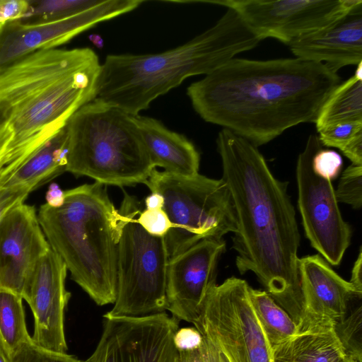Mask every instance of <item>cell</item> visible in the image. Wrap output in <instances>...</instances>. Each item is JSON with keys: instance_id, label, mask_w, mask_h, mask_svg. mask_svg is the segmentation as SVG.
Segmentation results:
<instances>
[{"instance_id": "18", "label": "cell", "mask_w": 362, "mask_h": 362, "mask_svg": "<svg viewBox=\"0 0 362 362\" xmlns=\"http://www.w3.org/2000/svg\"><path fill=\"white\" fill-rule=\"evenodd\" d=\"M295 57L325 65L337 73L362 62V1L328 25L287 45Z\"/></svg>"}, {"instance_id": "40", "label": "cell", "mask_w": 362, "mask_h": 362, "mask_svg": "<svg viewBox=\"0 0 362 362\" xmlns=\"http://www.w3.org/2000/svg\"><path fill=\"white\" fill-rule=\"evenodd\" d=\"M163 197L157 192H151L145 199V204L148 209H163Z\"/></svg>"}, {"instance_id": "19", "label": "cell", "mask_w": 362, "mask_h": 362, "mask_svg": "<svg viewBox=\"0 0 362 362\" xmlns=\"http://www.w3.org/2000/svg\"><path fill=\"white\" fill-rule=\"evenodd\" d=\"M133 117L155 168L161 167L167 173L187 177L199 173V153L184 135L168 129L154 118Z\"/></svg>"}, {"instance_id": "7", "label": "cell", "mask_w": 362, "mask_h": 362, "mask_svg": "<svg viewBox=\"0 0 362 362\" xmlns=\"http://www.w3.org/2000/svg\"><path fill=\"white\" fill-rule=\"evenodd\" d=\"M164 200L172 227L164 237L169 259L202 240H223L236 231V216L223 179L181 176L154 168L145 182Z\"/></svg>"}, {"instance_id": "37", "label": "cell", "mask_w": 362, "mask_h": 362, "mask_svg": "<svg viewBox=\"0 0 362 362\" xmlns=\"http://www.w3.org/2000/svg\"><path fill=\"white\" fill-rule=\"evenodd\" d=\"M175 362H207L204 339L201 347L185 351H177Z\"/></svg>"}, {"instance_id": "30", "label": "cell", "mask_w": 362, "mask_h": 362, "mask_svg": "<svg viewBox=\"0 0 362 362\" xmlns=\"http://www.w3.org/2000/svg\"><path fill=\"white\" fill-rule=\"evenodd\" d=\"M312 166L316 173L332 180L341 170L342 158L335 151L325 149L322 146L314 154Z\"/></svg>"}, {"instance_id": "6", "label": "cell", "mask_w": 362, "mask_h": 362, "mask_svg": "<svg viewBox=\"0 0 362 362\" xmlns=\"http://www.w3.org/2000/svg\"><path fill=\"white\" fill-rule=\"evenodd\" d=\"M66 172L105 185L132 186L146 182L153 165L131 115L98 99L76 110L66 124Z\"/></svg>"}, {"instance_id": "14", "label": "cell", "mask_w": 362, "mask_h": 362, "mask_svg": "<svg viewBox=\"0 0 362 362\" xmlns=\"http://www.w3.org/2000/svg\"><path fill=\"white\" fill-rule=\"evenodd\" d=\"M223 240H202L169 259L167 310L177 320L197 321L205 299L216 284L218 260L225 252Z\"/></svg>"}, {"instance_id": "38", "label": "cell", "mask_w": 362, "mask_h": 362, "mask_svg": "<svg viewBox=\"0 0 362 362\" xmlns=\"http://www.w3.org/2000/svg\"><path fill=\"white\" fill-rule=\"evenodd\" d=\"M46 204L52 207H60L64 202L65 191L62 190L58 184L52 182L49 185L45 194Z\"/></svg>"}, {"instance_id": "20", "label": "cell", "mask_w": 362, "mask_h": 362, "mask_svg": "<svg viewBox=\"0 0 362 362\" xmlns=\"http://www.w3.org/2000/svg\"><path fill=\"white\" fill-rule=\"evenodd\" d=\"M68 134L65 126L9 170L0 169V188L30 192L66 172Z\"/></svg>"}, {"instance_id": "34", "label": "cell", "mask_w": 362, "mask_h": 362, "mask_svg": "<svg viewBox=\"0 0 362 362\" xmlns=\"http://www.w3.org/2000/svg\"><path fill=\"white\" fill-rule=\"evenodd\" d=\"M29 193L24 189L0 188V222L12 209L24 203Z\"/></svg>"}, {"instance_id": "4", "label": "cell", "mask_w": 362, "mask_h": 362, "mask_svg": "<svg viewBox=\"0 0 362 362\" xmlns=\"http://www.w3.org/2000/svg\"><path fill=\"white\" fill-rule=\"evenodd\" d=\"M261 41L235 11L227 8L212 27L170 50L107 56L95 99L138 115L187 77L207 75Z\"/></svg>"}, {"instance_id": "17", "label": "cell", "mask_w": 362, "mask_h": 362, "mask_svg": "<svg viewBox=\"0 0 362 362\" xmlns=\"http://www.w3.org/2000/svg\"><path fill=\"white\" fill-rule=\"evenodd\" d=\"M298 269L303 305L298 333L334 329L345 318L349 303L358 298L354 288L320 255L299 258Z\"/></svg>"}, {"instance_id": "44", "label": "cell", "mask_w": 362, "mask_h": 362, "mask_svg": "<svg viewBox=\"0 0 362 362\" xmlns=\"http://www.w3.org/2000/svg\"><path fill=\"white\" fill-rule=\"evenodd\" d=\"M341 362H356L349 357H346Z\"/></svg>"}, {"instance_id": "11", "label": "cell", "mask_w": 362, "mask_h": 362, "mask_svg": "<svg viewBox=\"0 0 362 362\" xmlns=\"http://www.w3.org/2000/svg\"><path fill=\"white\" fill-rule=\"evenodd\" d=\"M359 0H219L205 2L235 11L262 40L272 37L288 45L324 28Z\"/></svg>"}, {"instance_id": "36", "label": "cell", "mask_w": 362, "mask_h": 362, "mask_svg": "<svg viewBox=\"0 0 362 362\" xmlns=\"http://www.w3.org/2000/svg\"><path fill=\"white\" fill-rule=\"evenodd\" d=\"M362 252L359 250L358 255L355 261L352 270L349 283L354 288L358 298L362 296Z\"/></svg>"}, {"instance_id": "26", "label": "cell", "mask_w": 362, "mask_h": 362, "mask_svg": "<svg viewBox=\"0 0 362 362\" xmlns=\"http://www.w3.org/2000/svg\"><path fill=\"white\" fill-rule=\"evenodd\" d=\"M361 319L362 306L360 305L334 327L346 357L356 362H362Z\"/></svg>"}, {"instance_id": "32", "label": "cell", "mask_w": 362, "mask_h": 362, "mask_svg": "<svg viewBox=\"0 0 362 362\" xmlns=\"http://www.w3.org/2000/svg\"><path fill=\"white\" fill-rule=\"evenodd\" d=\"M204 337L195 327L178 328L173 336L177 351H191L202 346Z\"/></svg>"}, {"instance_id": "27", "label": "cell", "mask_w": 362, "mask_h": 362, "mask_svg": "<svg viewBox=\"0 0 362 362\" xmlns=\"http://www.w3.org/2000/svg\"><path fill=\"white\" fill-rule=\"evenodd\" d=\"M335 191L338 202L360 209L362 205V165L351 164L342 173Z\"/></svg>"}, {"instance_id": "3", "label": "cell", "mask_w": 362, "mask_h": 362, "mask_svg": "<svg viewBox=\"0 0 362 362\" xmlns=\"http://www.w3.org/2000/svg\"><path fill=\"white\" fill-rule=\"evenodd\" d=\"M101 64L88 47L37 51L0 69V103L13 132L16 166L93 100Z\"/></svg>"}, {"instance_id": "33", "label": "cell", "mask_w": 362, "mask_h": 362, "mask_svg": "<svg viewBox=\"0 0 362 362\" xmlns=\"http://www.w3.org/2000/svg\"><path fill=\"white\" fill-rule=\"evenodd\" d=\"M29 7V0H0V25L22 19Z\"/></svg>"}, {"instance_id": "5", "label": "cell", "mask_w": 362, "mask_h": 362, "mask_svg": "<svg viewBox=\"0 0 362 362\" xmlns=\"http://www.w3.org/2000/svg\"><path fill=\"white\" fill-rule=\"evenodd\" d=\"M37 218L51 249L64 262L71 279L97 305L114 303L124 218L110 200L107 186L95 182L66 190L60 207L45 203Z\"/></svg>"}, {"instance_id": "21", "label": "cell", "mask_w": 362, "mask_h": 362, "mask_svg": "<svg viewBox=\"0 0 362 362\" xmlns=\"http://www.w3.org/2000/svg\"><path fill=\"white\" fill-rule=\"evenodd\" d=\"M346 357L334 329L299 332L272 348L273 362H341Z\"/></svg>"}, {"instance_id": "13", "label": "cell", "mask_w": 362, "mask_h": 362, "mask_svg": "<svg viewBox=\"0 0 362 362\" xmlns=\"http://www.w3.org/2000/svg\"><path fill=\"white\" fill-rule=\"evenodd\" d=\"M141 0H102L96 6L59 21L0 25V69L40 50L54 49L98 23L134 10Z\"/></svg>"}, {"instance_id": "10", "label": "cell", "mask_w": 362, "mask_h": 362, "mask_svg": "<svg viewBox=\"0 0 362 362\" xmlns=\"http://www.w3.org/2000/svg\"><path fill=\"white\" fill-rule=\"evenodd\" d=\"M322 146L318 136L310 134L298 157V206L310 245L328 264L337 266L350 244L351 230L342 218L331 180L313 168V157Z\"/></svg>"}, {"instance_id": "12", "label": "cell", "mask_w": 362, "mask_h": 362, "mask_svg": "<svg viewBox=\"0 0 362 362\" xmlns=\"http://www.w3.org/2000/svg\"><path fill=\"white\" fill-rule=\"evenodd\" d=\"M179 320L165 312L144 316L103 315L92 362H175Z\"/></svg>"}, {"instance_id": "15", "label": "cell", "mask_w": 362, "mask_h": 362, "mask_svg": "<svg viewBox=\"0 0 362 362\" xmlns=\"http://www.w3.org/2000/svg\"><path fill=\"white\" fill-rule=\"evenodd\" d=\"M67 269L51 248L39 261L22 297L30 305L34 317L31 337L36 345L66 353L64 313L71 293L66 289Z\"/></svg>"}, {"instance_id": "31", "label": "cell", "mask_w": 362, "mask_h": 362, "mask_svg": "<svg viewBox=\"0 0 362 362\" xmlns=\"http://www.w3.org/2000/svg\"><path fill=\"white\" fill-rule=\"evenodd\" d=\"M136 221L147 233L154 236L165 237L172 227L163 209H146L140 211Z\"/></svg>"}, {"instance_id": "43", "label": "cell", "mask_w": 362, "mask_h": 362, "mask_svg": "<svg viewBox=\"0 0 362 362\" xmlns=\"http://www.w3.org/2000/svg\"><path fill=\"white\" fill-rule=\"evenodd\" d=\"M354 76L357 78L362 80V62L359 63L356 66V69Z\"/></svg>"}, {"instance_id": "42", "label": "cell", "mask_w": 362, "mask_h": 362, "mask_svg": "<svg viewBox=\"0 0 362 362\" xmlns=\"http://www.w3.org/2000/svg\"><path fill=\"white\" fill-rule=\"evenodd\" d=\"M0 362H9L8 355L0 342Z\"/></svg>"}, {"instance_id": "29", "label": "cell", "mask_w": 362, "mask_h": 362, "mask_svg": "<svg viewBox=\"0 0 362 362\" xmlns=\"http://www.w3.org/2000/svg\"><path fill=\"white\" fill-rule=\"evenodd\" d=\"M317 132L323 146L337 148L341 151L356 136L362 134V122L337 123Z\"/></svg>"}, {"instance_id": "25", "label": "cell", "mask_w": 362, "mask_h": 362, "mask_svg": "<svg viewBox=\"0 0 362 362\" xmlns=\"http://www.w3.org/2000/svg\"><path fill=\"white\" fill-rule=\"evenodd\" d=\"M102 0H29L30 7L21 23L33 25L59 21L88 10Z\"/></svg>"}, {"instance_id": "1", "label": "cell", "mask_w": 362, "mask_h": 362, "mask_svg": "<svg viewBox=\"0 0 362 362\" xmlns=\"http://www.w3.org/2000/svg\"><path fill=\"white\" fill-rule=\"evenodd\" d=\"M341 78L323 64L300 58H233L192 83L187 93L206 122L223 127L256 147L286 129L315 123Z\"/></svg>"}, {"instance_id": "28", "label": "cell", "mask_w": 362, "mask_h": 362, "mask_svg": "<svg viewBox=\"0 0 362 362\" xmlns=\"http://www.w3.org/2000/svg\"><path fill=\"white\" fill-rule=\"evenodd\" d=\"M9 362H92L81 361L66 353L50 351L39 346L32 339L21 344L9 356Z\"/></svg>"}, {"instance_id": "2", "label": "cell", "mask_w": 362, "mask_h": 362, "mask_svg": "<svg viewBox=\"0 0 362 362\" xmlns=\"http://www.w3.org/2000/svg\"><path fill=\"white\" fill-rule=\"evenodd\" d=\"M223 177L236 216L235 265L252 272L299 325L303 312L298 269L300 236L287 182L274 177L257 147L223 128L216 139Z\"/></svg>"}, {"instance_id": "23", "label": "cell", "mask_w": 362, "mask_h": 362, "mask_svg": "<svg viewBox=\"0 0 362 362\" xmlns=\"http://www.w3.org/2000/svg\"><path fill=\"white\" fill-rule=\"evenodd\" d=\"M249 296L272 349L298 333L291 316L267 291L249 286Z\"/></svg>"}, {"instance_id": "35", "label": "cell", "mask_w": 362, "mask_h": 362, "mask_svg": "<svg viewBox=\"0 0 362 362\" xmlns=\"http://www.w3.org/2000/svg\"><path fill=\"white\" fill-rule=\"evenodd\" d=\"M13 136L12 129L8 123L0 128V169L11 161V144Z\"/></svg>"}, {"instance_id": "16", "label": "cell", "mask_w": 362, "mask_h": 362, "mask_svg": "<svg viewBox=\"0 0 362 362\" xmlns=\"http://www.w3.org/2000/svg\"><path fill=\"white\" fill-rule=\"evenodd\" d=\"M33 206L22 203L0 222V288L23 296L50 249Z\"/></svg>"}, {"instance_id": "9", "label": "cell", "mask_w": 362, "mask_h": 362, "mask_svg": "<svg viewBox=\"0 0 362 362\" xmlns=\"http://www.w3.org/2000/svg\"><path fill=\"white\" fill-rule=\"evenodd\" d=\"M249 286L234 276L216 284L194 325L228 362H273L272 349L251 303Z\"/></svg>"}, {"instance_id": "39", "label": "cell", "mask_w": 362, "mask_h": 362, "mask_svg": "<svg viewBox=\"0 0 362 362\" xmlns=\"http://www.w3.org/2000/svg\"><path fill=\"white\" fill-rule=\"evenodd\" d=\"M204 339L207 362H228L225 356L214 344L205 337H204Z\"/></svg>"}, {"instance_id": "41", "label": "cell", "mask_w": 362, "mask_h": 362, "mask_svg": "<svg viewBox=\"0 0 362 362\" xmlns=\"http://www.w3.org/2000/svg\"><path fill=\"white\" fill-rule=\"evenodd\" d=\"M8 123V113L6 108L0 103V128Z\"/></svg>"}, {"instance_id": "24", "label": "cell", "mask_w": 362, "mask_h": 362, "mask_svg": "<svg viewBox=\"0 0 362 362\" xmlns=\"http://www.w3.org/2000/svg\"><path fill=\"white\" fill-rule=\"evenodd\" d=\"M23 300L21 295L0 288V342L8 356L32 339L26 327Z\"/></svg>"}, {"instance_id": "22", "label": "cell", "mask_w": 362, "mask_h": 362, "mask_svg": "<svg viewBox=\"0 0 362 362\" xmlns=\"http://www.w3.org/2000/svg\"><path fill=\"white\" fill-rule=\"evenodd\" d=\"M346 122H362V80L354 76L341 82L321 107L315 124L317 131Z\"/></svg>"}, {"instance_id": "8", "label": "cell", "mask_w": 362, "mask_h": 362, "mask_svg": "<svg viewBox=\"0 0 362 362\" xmlns=\"http://www.w3.org/2000/svg\"><path fill=\"white\" fill-rule=\"evenodd\" d=\"M124 218L117 248V293L112 316L139 317L165 312L169 262L164 237L147 233L137 222L136 199L124 191Z\"/></svg>"}]
</instances>
